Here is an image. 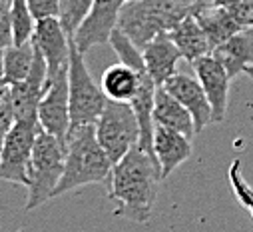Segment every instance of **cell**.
<instances>
[{
	"label": "cell",
	"mask_w": 253,
	"mask_h": 232,
	"mask_svg": "<svg viewBox=\"0 0 253 232\" xmlns=\"http://www.w3.org/2000/svg\"><path fill=\"white\" fill-rule=\"evenodd\" d=\"M162 170L156 158L134 146L112 168L110 198L116 202V212L138 224H146L152 216Z\"/></svg>",
	"instance_id": "cell-1"
},
{
	"label": "cell",
	"mask_w": 253,
	"mask_h": 232,
	"mask_svg": "<svg viewBox=\"0 0 253 232\" xmlns=\"http://www.w3.org/2000/svg\"><path fill=\"white\" fill-rule=\"evenodd\" d=\"M112 160L100 146L94 126H76L70 128L66 138V164L64 174L54 190V198L70 190L88 184L110 182L112 176Z\"/></svg>",
	"instance_id": "cell-2"
},
{
	"label": "cell",
	"mask_w": 253,
	"mask_h": 232,
	"mask_svg": "<svg viewBox=\"0 0 253 232\" xmlns=\"http://www.w3.org/2000/svg\"><path fill=\"white\" fill-rule=\"evenodd\" d=\"M196 10L175 0H128L120 12L118 28L144 50L156 36L169 32Z\"/></svg>",
	"instance_id": "cell-3"
},
{
	"label": "cell",
	"mask_w": 253,
	"mask_h": 232,
	"mask_svg": "<svg viewBox=\"0 0 253 232\" xmlns=\"http://www.w3.org/2000/svg\"><path fill=\"white\" fill-rule=\"evenodd\" d=\"M64 164H66V142L40 130L28 172L26 210H34L42 206L46 200L54 198V190L62 178V174H64Z\"/></svg>",
	"instance_id": "cell-4"
},
{
	"label": "cell",
	"mask_w": 253,
	"mask_h": 232,
	"mask_svg": "<svg viewBox=\"0 0 253 232\" xmlns=\"http://www.w3.org/2000/svg\"><path fill=\"white\" fill-rule=\"evenodd\" d=\"M68 96H70V122L76 126H94L104 112L108 98L94 82L86 68L84 54L78 52L74 40L70 44V68H68Z\"/></svg>",
	"instance_id": "cell-5"
},
{
	"label": "cell",
	"mask_w": 253,
	"mask_h": 232,
	"mask_svg": "<svg viewBox=\"0 0 253 232\" xmlns=\"http://www.w3.org/2000/svg\"><path fill=\"white\" fill-rule=\"evenodd\" d=\"M96 138L112 164H118L134 146L140 144V122L128 102L108 100L98 122L94 124Z\"/></svg>",
	"instance_id": "cell-6"
},
{
	"label": "cell",
	"mask_w": 253,
	"mask_h": 232,
	"mask_svg": "<svg viewBox=\"0 0 253 232\" xmlns=\"http://www.w3.org/2000/svg\"><path fill=\"white\" fill-rule=\"evenodd\" d=\"M38 120H16L0 146V180L28 188V172L40 132Z\"/></svg>",
	"instance_id": "cell-7"
},
{
	"label": "cell",
	"mask_w": 253,
	"mask_h": 232,
	"mask_svg": "<svg viewBox=\"0 0 253 232\" xmlns=\"http://www.w3.org/2000/svg\"><path fill=\"white\" fill-rule=\"evenodd\" d=\"M70 44L72 38L66 34L60 18L38 20L32 34V46L44 56L48 66V84L68 74L70 68Z\"/></svg>",
	"instance_id": "cell-8"
},
{
	"label": "cell",
	"mask_w": 253,
	"mask_h": 232,
	"mask_svg": "<svg viewBox=\"0 0 253 232\" xmlns=\"http://www.w3.org/2000/svg\"><path fill=\"white\" fill-rule=\"evenodd\" d=\"M126 2L128 0H96L72 38L78 52L86 54L94 46L110 42L114 30L118 28L120 12Z\"/></svg>",
	"instance_id": "cell-9"
},
{
	"label": "cell",
	"mask_w": 253,
	"mask_h": 232,
	"mask_svg": "<svg viewBox=\"0 0 253 232\" xmlns=\"http://www.w3.org/2000/svg\"><path fill=\"white\" fill-rule=\"evenodd\" d=\"M40 128L60 140L68 138L72 128L70 122V96H68V74L56 78L48 84L40 104H38Z\"/></svg>",
	"instance_id": "cell-10"
},
{
	"label": "cell",
	"mask_w": 253,
	"mask_h": 232,
	"mask_svg": "<svg viewBox=\"0 0 253 232\" xmlns=\"http://www.w3.org/2000/svg\"><path fill=\"white\" fill-rule=\"evenodd\" d=\"M164 88L192 114L194 124H196V132H202L210 122H213L211 104H210L208 94H206V90L198 78L177 72L164 84Z\"/></svg>",
	"instance_id": "cell-11"
},
{
	"label": "cell",
	"mask_w": 253,
	"mask_h": 232,
	"mask_svg": "<svg viewBox=\"0 0 253 232\" xmlns=\"http://www.w3.org/2000/svg\"><path fill=\"white\" fill-rule=\"evenodd\" d=\"M196 76L202 82L208 100L211 104V112H213V122H221L225 118L227 112V102H229V74L225 70V66L217 60L213 54H208L200 60H196L194 64Z\"/></svg>",
	"instance_id": "cell-12"
},
{
	"label": "cell",
	"mask_w": 253,
	"mask_h": 232,
	"mask_svg": "<svg viewBox=\"0 0 253 232\" xmlns=\"http://www.w3.org/2000/svg\"><path fill=\"white\" fill-rule=\"evenodd\" d=\"M142 56H144L146 72L158 86H164L173 74H177V62L181 54L168 32L156 36L142 50Z\"/></svg>",
	"instance_id": "cell-13"
},
{
	"label": "cell",
	"mask_w": 253,
	"mask_h": 232,
	"mask_svg": "<svg viewBox=\"0 0 253 232\" xmlns=\"http://www.w3.org/2000/svg\"><path fill=\"white\" fill-rule=\"evenodd\" d=\"M192 138H187L175 130L156 124L154 128V154L166 180L169 174L192 156Z\"/></svg>",
	"instance_id": "cell-14"
},
{
	"label": "cell",
	"mask_w": 253,
	"mask_h": 232,
	"mask_svg": "<svg viewBox=\"0 0 253 232\" xmlns=\"http://www.w3.org/2000/svg\"><path fill=\"white\" fill-rule=\"evenodd\" d=\"M154 124L166 126L169 130H175L187 138H194L196 124L194 118L164 86H158L156 90V100H154Z\"/></svg>",
	"instance_id": "cell-15"
},
{
	"label": "cell",
	"mask_w": 253,
	"mask_h": 232,
	"mask_svg": "<svg viewBox=\"0 0 253 232\" xmlns=\"http://www.w3.org/2000/svg\"><path fill=\"white\" fill-rule=\"evenodd\" d=\"M211 54L225 66L229 78L233 80L237 74L253 66V28H245L237 32L227 42L213 48Z\"/></svg>",
	"instance_id": "cell-16"
},
{
	"label": "cell",
	"mask_w": 253,
	"mask_h": 232,
	"mask_svg": "<svg viewBox=\"0 0 253 232\" xmlns=\"http://www.w3.org/2000/svg\"><path fill=\"white\" fill-rule=\"evenodd\" d=\"M169 38L173 40V44L177 46L181 58H185V60L189 64H194L196 60H200V58L211 54V46H210V40L204 32V28L200 26L198 18L194 14L185 16L177 26H173L169 32Z\"/></svg>",
	"instance_id": "cell-17"
},
{
	"label": "cell",
	"mask_w": 253,
	"mask_h": 232,
	"mask_svg": "<svg viewBox=\"0 0 253 232\" xmlns=\"http://www.w3.org/2000/svg\"><path fill=\"white\" fill-rule=\"evenodd\" d=\"M194 16L198 18L200 26L204 28V32H206V36L210 40L211 50L217 48L219 44L227 42L237 32H241V26L235 22V18L231 16V12L227 8L215 6L213 2L200 6L194 12Z\"/></svg>",
	"instance_id": "cell-18"
},
{
	"label": "cell",
	"mask_w": 253,
	"mask_h": 232,
	"mask_svg": "<svg viewBox=\"0 0 253 232\" xmlns=\"http://www.w3.org/2000/svg\"><path fill=\"white\" fill-rule=\"evenodd\" d=\"M144 72H138L122 62L110 66L102 76V90L108 100L114 102H132L140 90V80Z\"/></svg>",
	"instance_id": "cell-19"
},
{
	"label": "cell",
	"mask_w": 253,
	"mask_h": 232,
	"mask_svg": "<svg viewBox=\"0 0 253 232\" xmlns=\"http://www.w3.org/2000/svg\"><path fill=\"white\" fill-rule=\"evenodd\" d=\"M34 46L32 42L28 44H12L6 54H4V60H2V70H0V80L14 86L20 84L28 78L32 64H34Z\"/></svg>",
	"instance_id": "cell-20"
},
{
	"label": "cell",
	"mask_w": 253,
	"mask_h": 232,
	"mask_svg": "<svg viewBox=\"0 0 253 232\" xmlns=\"http://www.w3.org/2000/svg\"><path fill=\"white\" fill-rule=\"evenodd\" d=\"M96 0H60V22L64 26L66 34L70 38H74L76 30L80 28V24L84 22L86 14L90 12L92 4Z\"/></svg>",
	"instance_id": "cell-21"
},
{
	"label": "cell",
	"mask_w": 253,
	"mask_h": 232,
	"mask_svg": "<svg viewBox=\"0 0 253 232\" xmlns=\"http://www.w3.org/2000/svg\"><path fill=\"white\" fill-rule=\"evenodd\" d=\"M110 44L112 48L116 50L118 58H120V62L126 64V66H130L138 72H146V64H144V56H142V50L126 36L120 28L114 30L112 38H110Z\"/></svg>",
	"instance_id": "cell-22"
},
{
	"label": "cell",
	"mask_w": 253,
	"mask_h": 232,
	"mask_svg": "<svg viewBox=\"0 0 253 232\" xmlns=\"http://www.w3.org/2000/svg\"><path fill=\"white\" fill-rule=\"evenodd\" d=\"M12 30H14V44H28L32 42V34H34V26L36 20L30 14L28 2L26 0H12Z\"/></svg>",
	"instance_id": "cell-23"
},
{
	"label": "cell",
	"mask_w": 253,
	"mask_h": 232,
	"mask_svg": "<svg viewBox=\"0 0 253 232\" xmlns=\"http://www.w3.org/2000/svg\"><path fill=\"white\" fill-rule=\"evenodd\" d=\"M14 122H16V112L12 104V88L10 84L0 80V146H2Z\"/></svg>",
	"instance_id": "cell-24"
},
{
	"label": "cell",
	"mask_w": 253,
	"mask_h": 232,
	"mask_svg": "<svg viewBox=\"0 0 253 232\" xmlns=\"http://www.w3.org/2000/svg\"><path fill=\"white\" fill-rule=\"evenodd\" d=\"M32 18L44 20V18H58L60 14V0H26Z\"/></svg>",
	"instance_id": "cell-25"
},
{
	"label": "cell",
	"mask_w": 253,
	"mask_h": 232,
	"mask_svg": "<svg viewBox=\"0 0 253 232\" xmlns=\"http://www.w3.org/2000/svg\"><path fill=\"white\" fill-rule=\"evenodd\" d=\"M14 44V30H12V16L6 14L0 18V70H2V60L6 50Z\"/></svg>",
	"instance_id": "cell-26"
},
{
	"label": "cell",
	"mask_w": 253,
	"mask_h": 232,
	"mask_svg": "<svg viewBox=\"0 0 253 232\" xmlns=\"http://www.w3.org/2000/svg\"><path fill=\"white\" fill-rule=\"evenodd\" d=\"M227 10L235 18V22L241 26V30L253 28V0H243L241 4H237L233 8H227Z\"/></svg>",
	"instance_id": "cell-27"
},
{
	"label": "cell",
	"mask_w": 253,
	"mask_h": 232,
	"mask_svg": "<svg viewBox=\"0 0 253 232\" xmlns=\"http://www.w3.org/2000/svg\"><path fill=\"white\" fill-rule=\"evenodd\" d=\"M175 2H179V4H185V6H194V8H200V6H204V4H210V2H213V0H175Z\"/></svg>",
	"instance_id": "cell-28"
},
{
	"label": "cell",
	"mask_w": 253,
	"mask_h": 232,
	"mask_svg": "<svg viewBox=\"0 0 253 232\" xmlns=\"http://www.w3.org/2000/svg\"><path fill=\"white\" fill-rule=\"evenodd\" d=\"M243 0H213L215 6H221V8H233L237 4H241Z\"/></svg>",
	"instance_id": "cell-29"
},
{
	"label": "cell",
	"mask_w": 253,
	"mask_h": 232,
	"mask_svg": "<svg viewBox=\"0 0 253 232\" xmlns=\"http://www.w3.org/2000/svg\"><path fill=\"white\" fill-rule=\"evenodd\" d=\"M10 10H12V0H0V18L10 14Z\"/></svg>",
	"instance_id": "cell-30"
},
{
	"label": "cell",
	"mask_w": 253,
	"mask_h": 232,
	"mask_svg": "<svg viewBox=\"0 0 253 232\" xmlns=\"http://www.w3.org/2000/svg\"><path fill=\"white\" fill-rule=\"evenodd\" d=\"M245 74H247V76H249V78H251V80H253V66H249V68H247V70H245Z\"/></svg>",
	"instance_id": "cell-31"
},
{
	"label": "cell",
	"mask_w": 253,
	"mask_h": 232,
	"mask_svg": "<svg viewBox=\"0 0 253 232\" xmlns=\"http://www.w3.org/2000/svg\"><path fill=\"white\" fill-rule=\"evenodd\" d=\"M249 212H251V216H253V206H251V208H249Z\"/></svg>",
	"instance_id": "cell-32"
}]
</instances>
